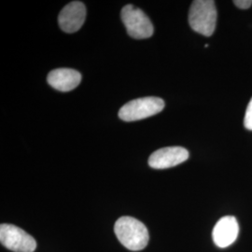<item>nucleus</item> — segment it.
I'll return each mask as SVG.
<instances>
[{"label":"nucleus","mask_w":252,"mask_h":252,"mask_svg":"<svg viewBox=\"0 0 252 252\" xmlns=\"http://www.w3.org/2000/svg\"><path fill=\"white\" fill-rule=\"evenodd\" d=\"M217 9L212 0H195L189 11V27L203 36H210L215 31Z\"/></svg>","instance_id":"2"},{"label":"nucleus","mask_w":252,"mask_h":252,"mask_svg":"<svg viewBox=\"0 0 252 252\" xmlns=\"http://www.w3.org/2000/svg\"><path fill=\"white\" fill-rule=\"evenodd\" d=\"M122 21L126 26L128 35L135 39H144L153 35V23L144 11L128 4L122 9Z\"/></svg>","instance_id":"4"},{"label":"nucleus","mask_w":252,"mask_h":252,"mask_svg":"<svg viewBox=\"0 0 252 252\" xmlns=\"http://www.w3.org/2000/svg\"><path fill=\"white\" fill-rule=\"evenodd\" d=\"M86 18V8L80 1H73L63 8L59 16V27L65 33L72 34L81 29Z\"/></svg>","instance_id":"7"},{"label":"nucleus","mask_w":252,"mask_h":252,"mask_svg":"<svg viewBox=\"0 0 252 252\" xmlns=\"http://www.w3.org/2000/svg\"><path fill=\"white\" fill-rule=\"evenodd\" d=\"M48 83L60 92H70L81 83V73L70 68H58L49 73Z\"/></svg>","instance_id":"9"},{"label":"nucleus","mask_w":252,"mask_h":252,"mask_svg":"<svg viewBox=\"0 0 252 252\" xmlns=\"http://www.w3.org/2000/svg\"><path fill=\"white\" fill-rule=\"evenodd\" d=\"M244 126L248 130L252 131V98L250 101L247 110H246L245 119H244Z\"/></svg>","instance_id":"10"},{"label":"nucleus","mask_w":252,"mask_h":252,"mask_svg":"<svg viewBox=\"0 0 252 252\" xmlns=\"http://www.w3.org/2000/svg\"><path fill=\"white\" fill-rule=\"evenodd\" d=\"M189 152L182 147H166L150 156L149 165L154 169H166L187 161Z\"/></svg>","instance_id":"6"},{"label":"nucleus","mask_w":252,"mask_h":252,"mask_svg":"<svg viewBox=\"0 0 252 252\" xmlns=\"http://www.w3.org/2000/svg\"><path fill=\"white\" fill-rule=\"evenodd\" d=\"M234 4L239 9H247L252 6V0H235Z\"/></svg>","instance_id":"11"},{"label":"nucleus","mask_w":252,"mask_h":252,"mask_svg":"<svg viewBox=\"0 0 252 252\" xmlns=\"http://www.w3.org/2000/svg\"><path fill=\"white\" fill-rule=\"evenodd\" d=\"M164 108L163 100L149 96L132 100L119 110V117L125 122H135L152 117L160 113Z\"/></svg>","instance_id":"3"},{"label":"nucleus","mask_w":252,"mask_h":252,"mask_svg":"<svg viewBox=\"0 0 252 252\" xmlns=\"http://www.w3.org/2000/svg\"><path fill=\"white\" fill-rule=\"evenodd\" d=\"M0 242L13 252H34L36 249L33 236L17 226L8 223L0 225Z\"/></svg>","instance_id":"5"},{"label":"nucleus","mask_w":252,"mask_h":252,"mask_svg":"<svg viewBox=\"0 0 252 252\" xmlns=\"http://www.w3.org/2000/svg\"><path fill=\"white\" fill-rule=\"evenodd\" d=\"M114 232L121 244L132 252L142 251L149 243L147 227L133 217L120 218L115 222Z\"/></svg>","instance_id":"1"},{"label":"nucleus","mask_w":252,"mask_h":252,"mask_svg":"<svg viewBox=\"0 0 252 252\" xmlns=\"http://www.w3.org/2000/svg\"><path fill=\"white\" fill-rule=\"evenodd\" d=\"M239 225L234 216L222 217L214 226L212 237L217 247L224 249L237 239Z\"/></svg>","instance_id":"8"}]
</instances>
